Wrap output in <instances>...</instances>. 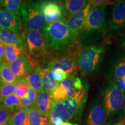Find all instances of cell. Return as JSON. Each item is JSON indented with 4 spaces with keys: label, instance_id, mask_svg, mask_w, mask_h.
Returning a JSON list of instances; mask_svg holds the SVG:
<instances>
[{
    "label": "cell",
    "instance_id": "74e56055",
    "mask_svg": "<svg viewBox=\"0 0 125 125\" xmlns=\"http://www.w3.org/2000/svg\"><path fill=\"white\" fill-rule=\"evenodd\" d=\"M49 116L41 114L40 125H49Z\"/></svg>",
    "mask_w": 125,
    "mask_h": 125
},
{
    "label": "cell",
    "instance_id": "83f0119b",
    "mask_svg": "<svg viewBox=\"0 0 125 125\" xmlns=\"http://www.w3.org/2000/svg\"><path fill=\"white\" fill-rule=\"evenodd\" d=\"M17 83H2L0 85V103L4 98L13 94L15 92Z\"/></svg>",
    "mask_w": 125,
    "mask_h": 125
},
{
    "label": "cell",
    "instance_id": "9a60e30c",
    "mask_svg": "<svg viewBox=\"0 0 125 125\" xmlns=\"http://www.w3.org/2000/svg\"><path fill=\"white\" fill-rule=\"evenodd\" d=\"M107 114L105 108L100 103L92 107L87 118V125H104L105 123Z\"/></svg>",
    "mask_w": 125,
    "mask_h": 125
},
{
    "label": "cell",
    "instance_id": "e0dca14e",
    "mask_svg": "<svg viewBox=\"0 0 125 125\" xmlns=\"http://www.w3.org/2000/svg\"><path fill=\"white\" fill-rule=\"evenodd\" d=\"M88 4L89 1L86 0H66L62 1V11L69 17L81 11Z\"/></svg>",
    "mask_w": 125,
    "mask_h": 125
},
{
    "label": "cell",
    "instance_id": "d6986e66",
    "mask_svg": "<svg viewBox=\"0 0 125 125\" xmlns=\"http://www.w3.org/2000/svg\"><path fill=\"white\" fill-rule=\"evenodd\" d=\"M40 67H37L25 77L24 80L29 87L32 88L37 93L42 89L41 81Z\"/></svg>",
    "mask_w": 125,
    "mask_h": 125
},
{
    "label": "cell",
    "instance_id": "3957f363",
    "mask_svg": "<svg viewBox=\"0 0 125 125\" xmlns=\"http://www.w3.org/2000/svg\"><path fill=\"white\" fill-rule=\"evenodd\" d=\"M106 7H92L86 19L81 35L82 44L94 40L107 27Z\"/></svg>",
    "mask_w": 125,
    "mask_h": 125
},
{
    "label": "cell",
    "instance_id": "d590c367",
    "mask_svg": "<svg viewBox=\"0 0 125 125\" xmlns=\"http://www.w3.org/2000/svg\"><path fill=\"white\" fill-rule=\"evenodd\" d=\"M114 82L119 89L125 94V83L123 78L116 79Z\"/></svg>",
    "mask_w": 125,
    "mask_h": 125
},
{
    "label": "cell",
    "instance_id": "ffe728a7",
    "mask_svg": "<svg viewBox=\"0 0 125 125\" xmlns=\"http://www.w3.org/2000/svg\"><path fill=\"white\" fill-rule=\"evenodd\" d=\"M23 52L26 51L16 45H5V53L2 62L3 63L9 64L19 57Z\"/></svg>",
    "mask_w": 125,
    "mask_h": 125
},
{
    "label": "cell",
    "instance_id": "7c38bea8",
    "mask_svg": "<svg viewBox=\"0 0 125 125\" xmlns=\"http://www.w3.org/2000/svg\"><path fill=\"white\" fill-rule=\"evenodd\" d=\"M76 57L69 54H64L52 59L48 65V68L52 72L54 70H62L69 75L75 74L78 70Z\"/></svg>",
    "mask_w": 125,
    "mask_h": 125
},
{
    "label": "cell",
    "instance_id": "ba28073f",
    "mask_svg": "<svg viewBox=\"0 0 125 125\" xmlns=\"http://www.w3.org/2000/svg\"><path fill=\"white\" fill-rule=\"evenodd\" d=\"M92 8V4L89 1V4L85 8L71 16L67 18V27L71 34L73 42H75L76 41L79 40V38L82 35L85 20Z\"/></svg>",
    "mask_w": 125,
    "mask_h": 125
},
{
    "label": "cell",
    "instance_id": "7bdbcfd3",
    "mask_svg": "<svg viewBox=\"0 0 125 125\" xmlns=\"http://www.w3.org/2000/svg\"><path fill=\"white\" fill-rule=\"evenodd\" d=\"M124 117H125V116Z\"/></svg>",
    "mask_w": 125,
    "mask_h": 125
},
{
    "label": "cell",
    "instance_id": "4dcf8cb0",
    "mask_svg": "<svg viewBox=\"0 0 125 125\" xmlns=\"http://www.w3.org/2000/svg\"><path fill=\"white\" fill-rule=\"evenodd\" d=\"M29 88V85H27V83L25 82L24 79H23L22 81L17 83L15 94L19 98H21L26 94Z\"/></svg>",
    "mask_w": 125,
    "mask_h": 125
},
{
    "label": "cell",
    "instance_id": "60d3db41",
    "mask_svg": "<svg viewBox=\"0 0 125 125\" xmlns=\"http://www.w3.org/2000/svg\"><path fill=\"white\" fill-rule=\"evenodd\" d=\"M2 83V80H1V77H0V85H1V84Z\"/></svg>",
    "mask_w": 125,
    "mask_h": 125
},
{
    "label": "cell",
    "instance_id": "bcb514c9",
    "mask_svg": "<svg viewBox=\"0 0 125 125\" xmlns=\"http://www.w3.org/2000/svg\"><path fill=\"white\" fill-rule=\"evenodd\" d=\"M0 64H1V62H0Z\"/></svg>",
    "mask_w": 125,
    "mask_h": 125
},
{
    "label": "cell",
    "instance_id": "5b68a950",
    "mask_svg": "<svg viewBox=\"0 0 125 125\" xmlns=\"http://www.w3.org/2000/svg\"><path fill=\"white\" fill-rule=\"evenodd\" d=\"M20 13L23 24L27 30L41 31L44 28L46 22L40 10L39 1H23Z\"/></svg>",
    "mask_w": 125,
    "mask_h": 125
},
{
    "label": "cell",
    "instance_id": "f6af8a7d",
    "mask_svg": "<svg viewBox=\"0 0 125 125\" xmlns=\"http://www.w3.org/2000/svg\"><path fill=\"white\" fill-rule=\"evenodd\" d=\"M124 109H125V108Z\"/></svg>",
    "mask_w": 125,
    "mask_h": 125
},
{
    "label": "cell",
    "instance_id": "5bb4252c",
    "mask_svg": "<svg viewBox=\"0 0 125 125\" xmlns=\"http://www.w3.org/2000/svg\"><path fill=\"white\" fill-rule=\"evenodd\" d=\"M0 43L4 45H16L26 52V45L23 35L9 30H0Z\"/></svg>",
    "mask_w": 125,
    "mask_h": 125
},
{
    "label": "cell",
    "instance_id": "603a6c76",
    "mask_svg": "<svg viewBox=\"0 0 125 125\" xmlns=\"http://www.w3.org/2000/svg\"><path fill=\"white\" fill-rule=\"evenodd\" d=\"M75 74L69 75L68 77L60 83V85L63 87L64 89L66 92L68 98H71L75 94L76 90L74 87V78Z\"/></svg>",
    "mask_w": 125,
    "mask_h": 125
},
{
    "label": "cell",
    "instance_id": "ab89813d",
    "mask_svg": "<svg viewBox=\"0 0 125 125\" xmlns=\"http://www.w3.org/2000/svg\"><path fill=\"white\" fill-rule=\"evenodd\" d=\"M121 42L122 46L125 49V32H123L122 34L121 35Z\"/></svg>",
    "mask_w": 125,
    "mask_h": 125
},
{
    "label": "cell",
    "instance_id": "44dd1931",
    "mask_svg": "<svg viewBox=\"0 0 125 125\" xmlns=\"http://www.w3.org/2000/svg\"><path fill=\"white\" fill-rule=\"evenodd\" d=\"M0 77L3 83H18L20 82L10 69L9 64H0Z\"/></svg>",
    "mask_w": 125,
    "mask_h": 125
},
{
    "label": "cell",
    "instance_id": "2e32d148",
    "mask_svg": "<svg viewBox=\"0 0 125 125\" xmlns=\"http://www.w3.org/2000/svg\"><path fill=\"white\" fill-rule=\"evenodd\" d=\"M34 104L41 114L49 116L53 102L49 93L45 92L43 89L37 93L36 100Z\"/></svg>",
    "mask_w": 125,
    "mask_h": 125
},
{
    "label": "cell",
    "instance_id": "cb8c5ba5",
    "mask_svg": "<svg viewBox=\"0 0 125 125\" xmlns=\"http://www.w3.org/2000/svg\"><path fill=\"white\" fill-rule=\"evenodd\" d=\"M19 102L20 98L15 94H13L4 98L1 104L8 109L10 114H13L19 109Z\"/></svg>",
    "mask_w": 125,
    "mask_h": 125
},
{
    "label": "cell",
    "instance_id": "52a82bcc",
    "mask_svg": "<svg viewBox=\"0 0 125 125\" xmlns=\"http://www.w3.org/2000/svg\"><path fill=\"white\" fill-rule=\"evenodd\" d=\"M104 108L107 115L118 112L125 103V94L121 91L112 81L104 93Z\"/></svg>",
    "mask_w": 125,
    "mask_h": 125
},
{
    "label": "cell",
    "instance_id": "b9f144b4",
    "mask_svg": "<svg viewBox=\"0 0 125 125\" xmlns=\"http://www.w3.org/2000/svg\"><path fill=\"white\" fill-rule=\"evenodd\" d=\"M123 81H124V82H125V76H124V77L123 78Z\"/></svg>",
    "mask_w": 125,
    "mask_h": 125
},
{
    "label": "cell",
    "instance_id": "8992f818",
    "mask_svg": "<svg viewBox=\"0 0 125 125\" xmlns=\"http://www.w3.org/2000/svg\"><path fill=\"white\" fill-rule=\"evenodd\" d=\"M23 37L31 56L37 59H45L48 56V48L42 31L26 30Z\"/></svg>",
    "mask_w": 125,
    "mask_h": 125
},
{
    "label": "cell",
    "instance_id": "7a4b0ae2",
    "mask_svg": "<svg viewBox=\"0 0 125 125\" xmlns=\"http://www.w3.org/2000/svg\"><path fill=\"white\" fill-rule=\"evenodd\" d=\"M42 32L47 47L53 51H64L74 43L67 27L66 19L46 23Z\"/></svg>",
    "mask_w": 125,
    "mask_h": 125
},
{
    "label": "cell",
    "instance_id": "f35d334b",
    "mask_svg": "<svg viewBox=\"0 0 125 125\" xmlns=\"http://www.w3.org/2000/svg\"><path fill=\"white\" fill-rule=\"evenodd\" d=\"M5 45L0 43V62L2 61L5 53Z\"/></svg>",
    "mask_w": 125,
    "mask_h": 125
},
{
    "label": "cell",
    "instance_id": "277c9868",
    "mask_svg": "<svg viewBox=\"0 0 125 125\" xmlns=\"http://www.w3.org/2000/svg\"><path fill=\"white\" fill-rule=\"evenodd\" d=\"M104 50L101 46H87L80 50L76 62L82 75L93 74L97 70Z\"/></svg>",
    "mask_w": 125,
    "mask_h": 125
},
{
    "label": "cell",
    "instance_id": "ee69618b",
    "mask_svg": "<svg viewBox=\"0 0 125 125\" xmlns=\"http://www.w3.org/2000/svg\"><path fill=\"white\" fill-rule=\"evenodd\" d=\"M0 7H1V5H0ZM0 9H1V8H0Z\"/></svg>",
    "mask_w": 125,
    "mask_h": 125
},
{
    "label": "cell",
    "instance_id": "f1b7e54d",
    "mask_svg": "<svg viewBox=\"0 0 125 125\" xmlns=\"http://www.w3.org/2000/svg\"><path fill=\"white\" fill-rule=\"evenodd\" d=\"M41 114L34 104L31 106V110L27 115L28 125H40Z\"/></svg>",
    "mask_w": 125,
    "mask_h": 125
},
{
    "label": "cell",
    "instance_id": "e575fe53",
    "mask_svg": "<svg viewBox=\"0 0 125 125\" xmlns=\"http://www.w3.org/2000/svg\"><path fill=\"white\" fill-rule=\"evenodd\" d=\"M49 123L51 125H78L68 122H63L59 118H53L49 119Z\"/></svg>",
    "mask_w": 125,
    "mask_h": 125
},
{
    "label": "cell",
    "instance_id": "836d02e7",
    "mask_svg": "<svg viewBox=\"0 0 125 125\" xmlns=\"http://www.w3.org/2000/svg\"><path fill=\"white\" fill-rule=\"evenodd\" d=\"M92 7H106L107 5L112 4L114 3L111 1H104V0H94V1H89Z\"/></svg>",
    "mask_w": 125,
    "mask_h": 125
},
{
    "label": "cell",
    "instance_id": "8d00e7d4",
    "mask_svg": "<svg viewBox=\"0 0 125 125\" xmlns=\"http://www.w3.org/2000/svg\"><path fill=\"white\" fill-rule=\"evenodd\" d=\"M74 87L75 88L76 92L78 90H81L83 87V85L82 83V81H81V79L78 77H75L74 78Z\"/></svg>",
    "mask_w": 125,
    "mask_h": 125
},
{
    "label": "cell",
    "instance_id": "484cf974",
    "mask_svg": "<svg viewBox=\"0 0 125 125\" xmlns=\"http://www.w3.org/2000/svg\"><path fill=\"white\" fill-rule=\"evenodd\" d=\"M8 125H28L27 115L21 110L10 114Z\"/></svg>",
    "mask_w": 125,
    "mask_h": 125
},
{
    "label": "cell",
    "instance_id": "4fadbf2b",
    "mask_svg": "<svg viewBox=\"0 0 125 125\" xmlns=\"http://www.w3.org/2000/svg\"><path fill=\"white\" fill-rule=\"evenodd\" d=\"M125 27V0L116 1L112 9L109 24L111 32H117Z\"/></svg>",
    "mask_w": 125,
    "mask_h": 125
},
{
    "label": "cell",
    "instance_id": "8fae6325",
    "mask_svg": "<svg viewBox=\"0 0 125 125\" xmlns=\"http://www.w3.org/2000/svg\"><path fill=\"white\" fill-rule=\"evenodd\" d=\"M39 6L46 24L66 19L62 5L56 1H39Z\"/></svg>",
    "mask_w": 125,
    "mask_h": 125
},
{
    "label": "cell",
    "instance_id": "4316f807",
    "mask_svg": "<svg viewBox=\"0 0 125 125\" xmlns=\"http://www.w3.org/2000/svg\"><path fill=\"white\" fill-rule=\"evenodd\" d=\"M23 1L20 0H4L0 1L1 7L10 12H19L20 8Z\"/></svg>",
    "mask_w": 125,
    "mask_h": 125
},
{
    "label": "cell",
    "instance_id": "d6a6232c",
    "mask_svg": "<svg viewBox=\"0 0 125 125\" xmlns=\"http://www.w3.org/2000/svg\"><path fill=\"white\" fill-rule=\"evenodd\" d=\"M52 76L54 80L57 83H60L64 79H67L69 75L66 74L64 71H62V70L57 68V69L54 70V71H52Z\"/></svg>",
    "mask_w": 125,
    "mask_h": 125
},
{
    "label": "cell",
    "instance_id": "30bf717a",
    "mask_svg": "<svg viewBox=\"0 0 125 125\" xmlns=\"http://www.w3.org/2000/svg\"><path fill=\"white\" fill-rule=\"evenodd\" d=\"M23 26L20 11L10 12L4 8L0 9V30H9L19 34L22 30Z\"/></svg>",
    "mask_w": 125,
    "mask_h": 125
},
{
    "label": "cell",
    "instance_id": "d4e9b609",
    "mask_svg": "<svg viewBox=\"0 0 125 125\" xmlns=\"http://www.w3.org/2000/svg\"><path fill=\"white\" fill-rule=\"evenodd\" d=\"M53 104L68 99L67 97L66 92L64 89L63 87L58 83L56 87L49 93Z\"/></svg>",
    "mask_w": 125,
    "mask_h": 125
},
{
    "label": "cell",
    "instance_id": "ac0fdd59",
    "mask_svg": "<svg viewBox=\"0 0 125 125\" xmlns=\"http://www.w3.org/2000/svg\"><path fill=\"white\" fill-rule=\"evenodd\" d=\"M40 76L42 87L47 93L51 92L58 85L53 78L52 72L48 67L41 69Z\"/></svg>",
    "mask_w": 125,
    "mask_h": 125
},
{
    "label": "cell",
    "instance_id": "7402d4cb",
    "mask_svg": "<svg viewBox=\"0 0 125 125\" xmlns=\"http://www.w3.org/2000/svg\"><path fill=\"white\" fill-rule=\"evenodd\" d=\"M37 96V92L34 91L30 87H29L26 94L23 97L20 98L19 110L32 106L35 103Z\"/></svg>",
    "mask_w": 125,
    "mask_h": 125
},
{
    "label": "cell",
    "instance_id": "9c48e42d",
    "mask_svg": "<svg viewBox=\"0 0 125 125\" xmlns=\"http://www.w3.org/2000/svg\"><path fill=\"white\" fill-rule=\"evenodd\" d=\"M9 67L20 82L38 67L36 66V62L26 52H23L19 57L9 64Z\"/></svg>",
    "mask_w": 125,
    "mask_h": 125
},
{
    "label": "cell",
    "instance_id": "f546056e",
    "mask_svg": "<svg viewBox=\"0 0 125 125\" xmlns=\"http://www.w3.org/2000/svg\"><path fill=\"white\" fill-rule=\"evenodd\" d=\"M114 73L116 79L123 78L125 76V57L121 59L116 64Z\"/></svg>",
    "mask_w": 125,
    "mask_h": 125
},
{
    "label": "cell",
    "instance_id": "1f68e13d",
    "mask_svg": "<svg viewBox=\"0 0 125 125\" xmlns=\"http://www.w3.org/2000/svg\"><path fill=\"white\" fill-rule=\"evenodd\" d=\"M10 115L8 109L0 104V125H8Z\"/></svg>",
    "mask_w": 125,
    "mask_h": 125
},
{
    "label": "cell",
    "instance_id": "6da1fadb",
    "mask_svg": "<svg viewBox=\"0 0 125 125\" xmlns=\"http://www.w3.org/2000/svg\"><path fill=\"white\" fill-rule=\"evenodd\" d=\"M89 86L86 85L76 92L73 97L53 104L49 119L59 118L63 122L75 121L80 116L87 97Z\"/></svg>",
    "mask_w": 125,
    "mask_h": 125
}]
</instances>
